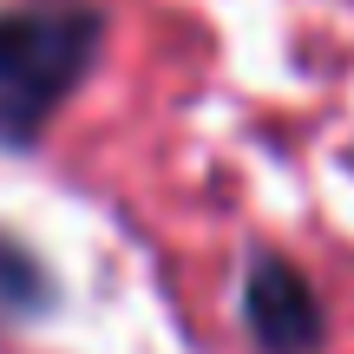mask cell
<instances>
[{
  "instance_id": "6da1fadb",
  "label": "cell",
  "mask_w": 354,
  "mask_h": 354,
  "mask_svg": "<svg viewBox=\"0 0 354 354\" xmlns=\"http://www.w3.org/2000/svg\"><path fill=\"white\" fill-rule=\"evenodd\" d=\"M105 39L92 0H20L0 13V145H33L79 92Z\"/></svg>"
},
{
  "instance_id": "7a4b0ae2",
  "label": "cell",
  "mask_w": 354,
  "mask_h": 354,
  "mask_svg": "<svg viewBox=\"0 0 354 354\" xmlns=\"http://www.w3.org/2000/svg\"><path fill=\"white\" fill-rule=\"evenodd\" d=\"M243 315H250V335L269 354H308L322 342V302H315V289H308L282 256H263V263L250 269Z\"/></svg>"
},
{
  "instance_id": "3957f363",
  "label": "cell",
  "mask_w": 354,
  "mask_h": 354,
  "mask_svg": "<svg viewBox=\"0 0 354 354\" xmlns=\"http://www.w3.org/2000/svg\"><path fill=\"white\" fill-rule=\"evenodd\" d=\"M46 295L53 289H46V276H39V263L13 236H0V315H33Z\"/></svg>"
}]
</instances>
